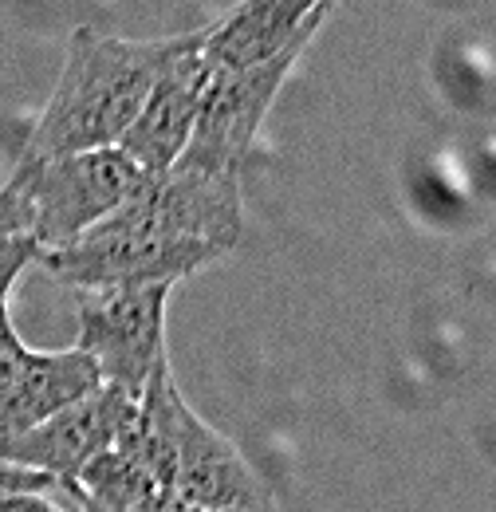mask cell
I'll return each mask as SVG.
<instances>
[{"label":"cell","instance_id":"17","mask_svg":"<svg viewBox=\"0 0 496 512\" xmlns=\"http://www.w3.org/2000/svg\"><path fill=\"white\" fill-rule=\"evenodd\" d=\"M0 512H63L52 497H8L0 501Z\"/></svg>","mask_w":496,"mask_h":512},{"label":"cell","instance_id":"12","mask_svg":"<svg viewBox=\"0 0 496 512\" xmlns=\"http://www.w3.org/2000/svg\"><path fill=\"white\" fill-rule=\"evenodd\" d=\"M67 497L63 481L40 473V469H28V465H12L0 457V501L8 497Z\"/></svg>","mask_w":496,"mask_h":512},{"label":"cell","instance_id":"7","mask_svg":"<svg viewBox=\"0 0 496 512\" xmlns=\"http://www.w3.org/2000/svg\"><path fill=\"white\" fill-rule=\"evenodd\" d=\"M174 489L201 512H280L272 489L245 461L221 430L193 414V406H178V469Z\"/></svg>","mask_w":496,"mask_h":512},{"label":"cell","instance_id":"13","mask_svg":"<svg viewBox=\"0 0 496 512\" xmlns=\"http://www.w3.org/2000/svg\"><path fill=\"white\" fill-rule=\"evenodd\" d=\"M36 260H40V245L28 233H0V304L8 300L20 272Z\"/></svg>","mask_w":496,"mask_h":512},{"label":"cell","instance_id":"3","mask_svg":"<svg viewBox=\"0 0 496 512\" xmlns=\"http://www.w3.org/2000/svg\"><path fill=\"white\" fill-rule=\"evenodd\" d=\"M142 182L146 174L123 150L107 146L48 162H16L4 186L16 193L24 229L40 253H56L111 217Z\"/></svg>","mask_w":496,"mask_h":512},{"label":"cell","instance_id":"15","mask_svg":"<svg viewBox=\"0 0 496 512\" xmlns=\"http://www.w3.org/2000/svg\"><path fill=\"white\" fill-rule=\"evenodd\" d=\"M134 512H201V509H193L178 489H154Z\"/></svg>","mask_w":496,"mask_h":512},{"label":"cell","instance_id":"4","mask_svg":"<svg viewBox=\"0 0 496 512\" xmlns=\"http://www.w3.org/2000/svg\"><path fill=\"white\" fill-rule=\"evenodd\" d=\"M311 40H315V32H304L288 48H280L276 56H268L260 64L233 67V71H209L193 134H189L182 158L170 170L237 174L241 178L256 134L264 127L280 87L288 83V75L296 71L300 56L311 48Z\"/></svg>","mask_w":496,"mask_h":512},{"label":"cell","instance_id":"14","mask_svg":"<svg viewBox=\"0 0 496 512\" xmlns=\"http://www.w3.org/2000/svg\"><path fill=\"white\" fill-rule=\"evenodd\" d=\"M28 351H32V347L20 339L16 323H12V316H8V300H4V304H0V394H4L8 383L20 375Z\"/></svg>","mask_w":496,"mask_h":512},{"label":"cell","instance_id":"10","mask_svg":"<svg viewBox=\"0 0 496 512\" xmlns=\"http://www.w3.org/2000/svg\"><path fill=\"white\" fill-rule=\"evenodd\" d=\"M99 386H103L99 367L79 347H67V351H28L20 375L0 394V442L20 438V434L44 426L48 418H56L60 410L83 402Z\"/></svg>","mask_w":496,"mask_h":512},{"label":"cell","instance_id":"6","mask_svg":"<svg viewBox=\"0 0 496 512\" xmlns=\"http://www.w3.org/2000/svg\"><path fill=\"white\" fill-rule=\"evenodd\" d=\"M134 414H138V398H130L115 386H99L95 394L60 410L44 426L0 442V457L12 465L40 469V473L63 481V489H67L71 477L87 461L119 446V438L134 426Z\"/></svg>","mask_w":496,"mask_h":512},{"label":"cell","instance_id":"1","mask_svg":"<svg viewBox=\"0 0 496 512\" xmlns=\"http://www.w3.org/2000/svg\"><path fill=\"white\" fill-rule=\"evenodd\" d=\"M245 237V201L237 174L166 170L146 178L123 205L79 241L36 264L75 292L178 284L217 264Z\"/></svg>","mask_w":496,"mask_h":512},{"label":"cell","instance_id":"11","mask_svg":"<svg viewBox=\"0 0 496 512\" xmlns=\"http://www.w3.org/2000/svg\"><path fill=\"white\" fill-rule=\"evenodd\" d=\"M154 489L158 485L150 481V473L123 446H111L71 477L67 497L79 512H134Z\"/></svg>","mask_w":496,"mask_h":512},{"label":"cell","instance_id":"9","mask_svg":"<svg viewBox=\"0 0 496 512\" xmlns=\"http://www.w3.org/2000/svg\"><path fill=\"white\" fill-rule=\"evenodd\" d=\"M335 0H237L217 24L205 28L201 56L209 71L260 64L288 48L296 36L319 32Z\"/></svg>","mask_w":496,"mask_h":512},{"label":"cell","instance_id":"5","mask_svg":"<svg viewBox=\"0 0 496 512\" xmlns=\"http://www.w3.org/2000/svg\"><path fill=\"white\" fill-rule=\"evenodd\" d=\"M170 284L150 288H103L75 296L79 339L75 347L99 367L103 386L130 398L142 394L154 367L166 359V304Z\"/></svg>","mask_w":496,"mask_h":512},{"label":"cell","instance_id":"2","mask_svg":"<svg viewBox=\"0 0 496 512\" xmlns=\"http://www.w3.org/2000/svg\"><path fill=\"white\" fill-rule=\"evenodd\" d=\"M186 44L189 36L119 40L95 28L71 32L60 79L20 150V162H48L63 154L119 146L150 87L174 64V56H182Z\"/></svg>","mask_w":496,"mask_h":512},{"label":"cell","instance_id":"16","mask_svg":"<svg viewBox=\"0 0 496 512\" xmlns=\"http://www.w3.org/2000/svg\"><path fill=\"white\" fill-rule=\"evenodd\" d=\"M0 233H28L20 201H16V193L8 190V186H0Z\"/></svg>","mask_w":496,"mask_h":512},{"label":"cell","instance_id":"8","mask_svg":"<svg viewBox=\"0 0 496 512\" xmlns=\"http://www.w3.org/2000/svg\"><path fill=\"white\" fill-rule=\"evenodd\" d=\"M201 44H205V28L189 32V44L182 48V56H174V64L158 75V83L150 87L138 119L119 138V150L146 178L166 174L182 158L189 134H193L201 91H205V79H209Z\"/></svg>","mask_w":496,"mask_h":512}]
</instances>
